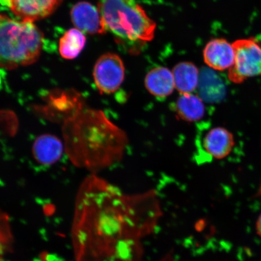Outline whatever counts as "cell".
Here are the masks:
<instances>
[{"label": "cell", "instance_id": "obj_5", "mask_svg": "<svg viewBox=\"0 0 261 261\" xmlns=\"http://www.w3.org/2000/svg\"><path fill=\"white\" fill-rule=\"evenodd\" d=\"M93 77L101 94L115 93L125 78V66L122 59L114 54L102 55L94 65Z\"/></svg>", "mask_w": 261, "mask_h": 261}, {"label": "cell", "instance_id": "obj_7", "mask_svg": "<svg viewBox=\"0 0 261 261\" xmlns=\"http://www.w3.org/2000/svg\"><path fill=\"white\" fill-rule=\"evenodd\" d=\"M201 144L205 156L210 159H223L232 151L234 137L223 127H214L205 133Z\"/></svg>", "mask_w": 261, "mask_h": 261}, {"label": "cell", "instance_id": "obj_19", "mask_svg": "<svg viewBox=\"0 0 261 261\" xmlns=\"http://www.w3.org/2000/svg\"><path fill=\"white\" fill-rule=\"evenodd\" d=\"M259 194L261 195V187L260 188V190H259Z\"/></svg>", "mask_w": 261, "mask_h": 261}, {"label": "cell", "instance_id": "obj_16", "mask_svg": "<svg viewBox=\"0 0 261 261\" xmlns=\"http://www.w3.org/2000/svg\"><path fill=\"white\" fill-rule=\"evenodd\" d=\"M32 261H64L61 257L58 256L56 254L48 253L47 252L42 253L39 257H36Z\"/></svg>", "mask_w": 261, "mask_h": 261}, {"label": "cell", "instance_id": "obj_11", "mask_svg": "<svg viewBox=\"0 0 261 261\" xmlns=\"http://www.w3.org/2000/svg\"><path fill=\"white\" fill-rule=\"evenodd\" d=\"M145 85L148 92L160 100L170 96L175 89L172 71L164 67L150 70L145 77Z\"/></svg>", "mask_w": 261, "mask_h": 261}, {"label": "cell", "instance_id": "obj_12", "mask_svg": "<svg viewBox=\"0 0 261 261\" xmlns=\"http://www.w3.org/2000/svg\"><path fill=\"white\" fill-rule=\"evenodd\" d=\"M172 107L179 119L186 122L199 121L205 115L203 99L193 93L180 94Z\"/></svg>", "mask_w": 261, "mask_h": 261}, {"label": "cell", "instance_id": "obj_3", "mask_svg": "<svg viewBox=\"0 0 261 261\" xmlns=\"http://www.w3.org/2000/svg\"><path fill=\"white\" fill-rule=\"evenodd\" d=\"M1 66L14 70L35 63L41 55L44 37L34 22L16 20L2 14Z\"/></svg>", "mask_w": 261, "mask_h": 261}, {"label": "cell", "instance_id": "obj_2", "mask_svg": "<svg viewBox=\"0 0 261 261\" xmlns=\"http://www.w3.org/2000/svg\"><path fill=\"white\" fill-rule=\"evenodd\" d=\"M106 32L132 54H139L154 37L156 24L137 0H98Z\"/></svg>", "mask_w": 261, "mask_h": 261}, {"label": "cell", "instance_id": "obj_4", "mask_svg": "<svg viewBox=\"0 0 261 261\" xmlns=\"http://www.w3.org/2000/svg\"><path fill=\"white\" fill-rule=\"evenodd\" d=\"M234 64L228 71V78L240 84L249 77L261 76V45L254 39H244L232 44Z\"/></svg>", "mask_w": 261, "mask_h": 261}, {"label": "cell", "instance_id": "obj_18", "mask_svg": "<svg viewBox=\"0 0 261 261\" xmlns=\"http://www.w3.org/2000/svg\"><path fill=\"white\" fill-rule=\"evenodd\" d=\"M102 230H106V228H103V227H102ZM111 230V228H109V227H107V230Z\"/></svg>", "mask_w": 261, "mask_h": 261}, {"label": "cell", "instance_id": "obj_15", "mask_svg": "<svg viewBox=\"0 0 261 261\" xmlns=\"http://www.w3.org/2000/svg\"><path fill=\"white\" fill-rule=\"evenodd\" d=\"M203 96L210 99L211 92H215L217 97L223 94L224 87L219 77L210 69H204L200 74L198 87Z\"/></svg>", "mask_w": 261, "mask_h": 261}, {"label": "cell", "instance_id": "obj_10", "mask_svg": "<svg viewBox=\"0 0 261 261\" xmlns=\"http://www.w3.org/2000/svg\"><path fill=\"white\" fill-rule=\"evenodd\" d=\"M64 149V143L57 136L44 135L36 139L32 147V153L39 164L50 166L60 159Z\"/></svg>", "mask_w": 261, "mask_h": 261}, {"label": "cell", "instance_id": "obj_13", "mask_svg": "<svg viewBox=\"0 0 261 261\" xmlns=\"http://www.w3.org/2000/svg\"><path fill=\"white\" fill-rule=\"evenodd\" d=\"M172 71L175 89L179 93H192L197 89L200 73L193 63L182 62L176 65Z\"/></svg>", "mask_w": 261, "mask_h": 261}, {"label": "cell", "instance_id": "obj_17", "mask_svg": "<svg viewBox=\"0 0 261 261\" xmlns=\"http://www.w3.org/2000/svg\"><path fill=\"white\" fill-rule=\"evenodd\" d=\"M256 231L257 234H258L259 236L261 237V215H260L258 220L257 221Z\"/></svg>", "mask_w": 261, "mask_h": 261}, {"label": "cell", "instance_id": "obj_8", "mask_svg": "<svg viewBox=\"0 0 261 261\" xmlns=\"http://www.w3.org/2000/svg\"><path fill=\"white\" fill-rule=\"evenodd\" d=\"M71 17L75 27L83 33L91 35L106 33L99 9L90 3H77L71 9Z\"/></svg>", "mask_w": 261, "mask_h": 261}, {"label": "cell", "instance_id": "obj_9", "mask_svg": "<svg viewBox=\"0 0 261 261\" xmlns=\"http://www.w3.org/2000/svg\"><path fill=\"white\" fill-rule=\"evenodd\" d=\"M203 57L208 67L216 70H225L234 64V48L232 44L224 39H214L205 45Z\"/></svg>", "mask_w": 261, "mask_h": 261}, {"label": "cell", "instance_id": "obj_1", "mask_svg": "<svg viewBox=\"0 0 261 261\" xmlns=\"http://www.w3.org/2000/svg\"><path fill=\"white\" fill-rule=\"evenodd\" d=\"M65 151L77 167L98 171L121 161L126 133L101 110L82 107L64 120Z\"/></svg>", "mask_w": 261, "mask_h": 261}, {"label": "cell", "instance_id": "obj_6", "mask_svg": "<svg viewBox=\"0 0 261 261\" xmlns=\"http://www.w3.org/2000/svg\"><path fill=\"white\" fill-rule=\"evenodd\" d=\"M19 20L35 22L56 11L63 0H2Z\"/></svg>", "mask_w": 261, "mask_h": 261}, {"label": "cell", "instance_id": "obj_14", "mask_svg": "<svg viewBox=\"0 0 261 261\" xmlns=\"http://www.w3.org/2000/svg\"><path fill=\"white\" fill-rule=\"evenodd\" d=\"M86 43L84 33L76 28L71 29L61 38L59 51L63 58L73 60L80 54Z\"/></svg>", "mask_w": 261, "mask_h": 261}]
</instances>
